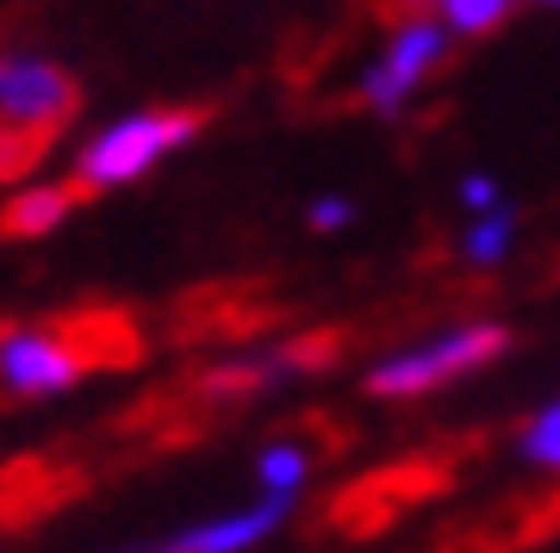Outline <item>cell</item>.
I'll use <instances>...</instances> for the list:
<instances>
[{"label":"cell","mask_w":560,"mask_h":553,"mask_svg":"<svg viewBox=\"0 0 560 553\" xmlns=\"http://www.w3.org/2000/svg\"><path fill=\"white\" fill-rule=\"evenodd\" d=\"M511 349V330L492 323V317H474V323H455V330H436L423 342H405L393 355H381L368 367V392L374 398H423V392H442L455 379L480 374Z\"/></svg>","instance_id":"obj_1"},{"label":"cell","mask_w":560,"mask_h":553,"mask_svg":"<svg viewBox=\"0 0 560 553\" xmlns=\"http://www.w3.org/2000/svg\"><path fill=\"white\" fill-rule=\"evenodd\" d=\"M529 7H560V0H529Z\"/></svg>","instance_id":"obj_15"},{"label":"cell","mask_w":560,"mask_h":553,"mask_svg":"<svg viewBox=\"0 0 560 553\" xmlns=\"http://www.w3.org/2000/svg\"><path fill=\"white\" fill-rule=\"evenodd\" d=\"M75 199H81L75 180H69V187H25V193H13L0 205V231H7V237H50L62 217H69Z\"/></svg>","instance_id":"obj_7"},{"label":"cell","mask_w":560,"mask_h":553,"mask_svg":"<svg viewBox=\"0 0 560 553\" xmlns=\"http://www.w3.org/2000/svg\"><path fill=\"white\" fill-rule=\"evenodd\" d=\"M517 455L529 460V467H541V473H560V398H548V404L523 423Z\"/></svg>","instance_id":"obj_11"},{"label":"cell","mask_w":560,"mask_h":553,"mask_svg":"<svg viewBox=\"0 0 560 553\" xmlns=\"http://www.w3.org/2000/svg\"><path fill=\"white\" fill-rule=\"evenodd\" d=\"M511 249H517V212L511 205L474 212L467 237H460V256L474 261V268H499V261H511Z\"/></svg>","instance_id":"obj_8"},{"label":"cell","mask_w":560,"mask_h":553,"mask_svg":"<svg viewBox=\"0 0 560 553\" xmlns=\"http://www.w3.org/2000/svg\"><path fill=\"white\" fill-rule=\"evenodd\" d=\"M405 7H430V0H405Z\"/></svg>","instance_id":"obj_16"},{"label":"cell","mask_w":560,"mask_h":553,"mask_svg":"<svg viewBox=\"0 0 560 553\" xmlns=\"http://www.w3.org/2000/svg\"><path fill=\"white\" fill-rule=\"evenodd\" d=\"M287 510H293V492H261V504H249V510L194 522V529L168 534V541H156V548H168V553H249L287 522Z\"/></svg>","instance_id":"obj_6"},{"label":"cell","mask_w":560,"mask_h":553,"mask_svg":"<svg viewBox=\"0 0 560 553\" xmlns=\"http://www.w3.org/2000/svg\"><path fill=\"white\" fill-rule=\"evenodd\" d=\"M256 479H261V492H293L300 497L305 492V479H312V455H305L300 442H268L256 455Z\"/></svg>","instance_id":"obj_10"},{"label":"cell","mask_w":560,"mask_h":553,"mask_svg":"<svg viewBox=\"0 0 560 553\" xmlns=\"http://www.w3.org/2000/svg\"><path fill=\"white\" fill-rule=\"evenodd\" d=\"M460 205L467 212H492V205H504V187L492 175H460Z\"/></svg>","instance_id":"obj_14"},{"label":"cell","mask_w":560,"mask_h":553,"mask_svg":"<svg viewBox=\"0 0 560 553\" xmlns=\"http://www.w3.org/2000/svg\"><path fill=\"white\" fill-rule=\"evenodd\" d=\"M448 25L423 7V13H411L405 25H393V38L381 44V57L361 69V99L381 113V119H393V113H405L411 99H418V87L442 69V57H448Z\"/></svg>","instance_id":"obj_4"},{"label":"cell","mask_w":560,"mask_h":553,"mask_svg":"<svg viewBox=\"0 0 560 553\" xmlns=\"http://www.w3.org/2000/svg\"><path fill=\"white\" fill-rule=\"evenodd\" d=\"M305 224H312V231H349V224H355V199L318 193L312 199V212H305Z\"/></svg>","instance_id":"obj_13"},{"label":"cell","mask_w":560,"mask_h":553,"mask_svg":"<svg viewBox=\"0 0 560 553\" xmlns=\"http://www.w3.org/2000/svg\"><path fill=\"white\" fill-rule=\"evenodd\" d=\"M75 113V81L50 57L32 50H0V125L32 131V138H57V125Z\"/></svg>","instance_id":"obj_5"},{"label":"cell","mask_w":560,"mask_h":553,"mask_svg":"<svg viewBox=\"0 0 560 553\" xmlns=\"http://www.w3.org/2000/svg\"><path fill=\"white\" fill-rule=\"evenodd\" d=\"M44 156V138H32V131H13V125H0V180L25 175L32 162Z\"/></svg>","instance_id":"obj_12"},{"label":"cell","mask_w":560,"mask_h":553,"mask_svg":"<svg viewBox=\"0 0 560 553\" xmlns=\"http://www.w3.org/2000/svg\"><path fill=\"white\" fill-rule=\"evenodd\" d=\"M430 13H436L455 38H486V32H499V25L517 13V0H430Z\"/></svg>","instance_id":"obj_9"},{"label":"cell","mask_w":560,"mask_h":553,"mask_svg":"<svg viewBox=\"0 0 560 553\" xmlns=\"http://www.w3.org/2000/svg\"><path fill=\"white\" fill-rule=\"evenodd\" d=\"M200 113H180V106H156V113H125L106 131L75 150V187L81 193H106V187H125V180L150 175L162 156H175L180 143L200 138Z\"/></svg>","instance_id":"obj_2"},{"label":"cell","mask_w":560,"mask_h":553,"mask_svg":"<svg viewBox=\"0 0 560 553\" xmlns=\"http://www.w3.org/2000/svg\"><path fill=\"white\" fill-rule=\"evenodd\" d=\"M101 361L106 349H94L69 323H25V330L0 337V386L20 398H50V392H69L81 374H94Z\"/></svg>","instance_id":"obj_3"}]
</instances>
